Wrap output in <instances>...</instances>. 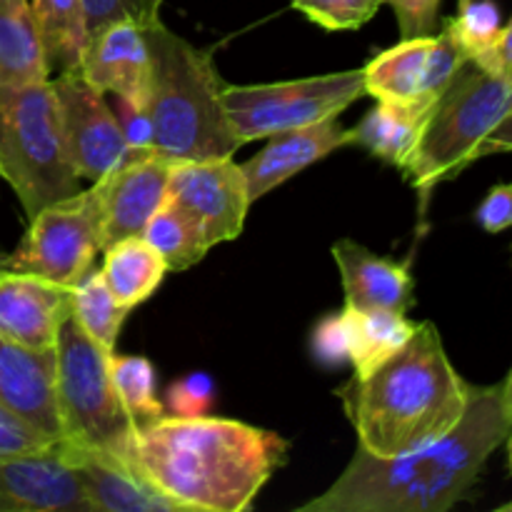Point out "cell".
Instances as JSON below:
<instances>
[{"label":"cell","mask_w":512,"mask_h":512,"mask_svg":"<svg viewBox=\"0 0 512 512\" xmlns=\"http://www.w3.org/2000/svg\"><path fill=\"white\" fill-rule=\"evenodd\" d=\"M0 512H93L73 465L50 450L0 458Z\"/></svg>","instance_id":"obj_14"},{"label":"cell","mask_w":512,"mask_h":512,"mask_svg":"<svg viewBox=\"0 0 512 512\" xmlns=\"http://www.w3.org/2000/svg\"><path fill=\"white\" fill-rule=\"evenodd\" d=\"M0 178L28 218L80 190L50 80L0 85Z\"/></svg>","instance_id":"obj_6"},{"label":"cell","mask_w":512,"mask_h":512,"mask_svg":"<svg viewBox=\"0 0 512 512\" xmlns=\"http://www.w3.org/2000/svg\"><path fill=\"white\" fill-rule=\"evenodd\" d=\"M333 258L340 268L345 305L358 310H393L408 313L415 298V280L410 260L380 258L355 240H338Z\"/></svg>","instance_id":"obj_20"},{"label":"cell","mask_w":512,"mask_h":512,"mask_svg":"<svg viewBox=\"0 0 512 512\" xmlns=\"http://www.w3.org/2000/svg\"><path fill=\"white\" fill-rule=\"evenodd\" d=\"M115 115L120 120V128H123L130 153H148V150H155L153 123H150L148 105L118 98V113Z\"/></svg>","instance_id":"obj_35"},{"label":"cell","mask_w":512,"mask_h":512,"mask_svg":"<svg viewBox=\"0 0 512 512\" xmlns=\"http://www.w3.org/2000/svg\"><path fill=\"white\" fill-rule=\"evenodd\" d=\"M288 453L275 430L208 415L165 413L135 433L138 473L190 512L250 510Z\"/></svg>","instance_id":"obj_2"},{"label":"cell","mask_w":512,"mask_h":512,"mask_svg":"<svg viewBox=\"0 0 512 512\" xmlns=\"http://www.w3.org/2000/svg\"><path fill=\"white\" fill-rule=\"evenodd\" d=\"M80 73L100 93L145 103L150 90V50L143 25L115 20L93 35L80 58Z\"/></svg>","instance_id":"obj_18"},{"label":"cell","mask_w":512,"mask_h":512,"mask_svg":"<svg viewBox=\"0 0 512 512\" xmlns=\"http://www.w3.org/2000/svg\"><path fill=\"white\" fill-rule=\"evenodd\" d=\"M3 260H5V258H3V255H0V273H3V270H5V268H3Z\"/></svg>","instance_id":"obj_42"},{"label":"cell","mask_w":512,"mask_h":512,"mask_svg":"<svg viewBox=\"0 0 512 512\" xmlns=\"http://www.w3.org/2000/svg\"><path fill=\"white\" fill-rule=\"evenodd\" d=\"M50 85L58 100L75 175L95 183L130 155L118 115L105 103V93L90 85L80 68L58 73L50 78Z\"/></svg>","instance_id":"obj_11"},{"label":"cell","mask_w":512,"mask_h":512,"mask_svg":"<svg viewBox=\"0 0 512 512\" xmlns=\"http://www.w3.org/2000/svg\"><path fill=\"white\" fill-rule=\"evenodd\" d=\"M512 108V75H498L465 63L435 100L423 135L400 173L413 183L425 210L438 185L458 178L478 160V148Z\"/></svg>","instance_id":"obj_5"},{"label":"cell","mask_w":512,"mask_h":512,"mask_svg":"<svg viewBox=\"0 0 512 512\" xmlns=\"http://www.w3.org/2000/svg\"><path fill=\"white\" fill-rule=\"evenodd\" d=\"M500 398H503L505 415H508L510 423H512V370H510L508 378H505L503 383H500Z\"/></svg>","instance_id":"obj_40"},{"label":"cell","mask_w":512,"mask_h":512,"mask_svg":"<svg viewBox=\"0 0 512 512\" xmlns=\"http://www.w3.org/2000/svg\"><path fill=\"white\" fill-rule=\"evenodd\" d=\"M130 310L115 303L100 270H88L73 288V315L70 318L98 345L115 353V343Z\"/></svg>","instance_id":"obj_27"},{"label":"cell","mask_w":512,"mask_h":512,"mask_svg":"<svg viewBox=\"0 0 512 512\" xmlns=\"http://www.w3.org/2000/svg\"><path fill=\"white\" fill-rule=\"evenodd\" d=\"M103 253L105 263L100 273H103L105 285L115 303L128 310L145 303L160 288L165 273H168L163 255L143 235L118 240V243L108 245Z\"/></svg>","instance_id":"obj_24"},{"label":"cell","mask_w":512,"mask_h":512,"mask_svg":"<svg viewBox=\"0 0 512 512\" xmlns=\"http://www.w3.org/2000/svg\"><path fill=\"white\" fill-rule=\"evenodd\" d=\"M510 428L500 385H470L468 408L448 435L393 458L358 445L343 475L298 512H445L468 498Z\"/></svg>","instance_id":"obj_1"},{"label":"cell","mask_w":512,"mask_h":512,"mask_svg":"<svg viewBox=\"0 0 512 512\" xmlns=\"http://www.w3.org/2000/svg\"><path fill=\"white\" fill-rule=\"evenodd\" d=\"M215 385L205 373H193L188 378L178 380L168 388L165 395V405H168V415H180V418H195V415H205L213 405Z\"/></svg>","instance_id":"obj_33"},{"label":"cell","mask_w":512,"mask_h":512,"mask_svg":"<svg viewBox=\"0 0 512 512\" xmlns=\"http://www.w3.org/2000/svg\"><path fill=\"white\" fill-rule=\"evenodd\" d=\"M388 0H290L295 10L325 30H358L378 15Z\"/></svg>","instance_id":"obj_30"},{"label":"cell","mask_w":512,"mask_h":512,"mask_svg":"<svg viewBox=\"0 0 512 512\" xmlns=\"http://www.w3.org/2000/svg\"><path fill=\"white\" fill-rule=\"evenodd\" d=\"M365 93L363 70L263 85H225L223 105L243 143L338 118Z\"/></svg>","instance_id":"obj_8"},{"label":"cell","mask_w":512,"mask_h":512,"mask_svg":"<svg viewBox=\"0 0 512 512\" xmlns=\"http://www.w3.org/2000/svg\"><path fill=\"white\" fill-rule=\"evenodd\" d=\"M55 358V390L65 428L63 440L95 445L135 465L138 425L115 393L110 378V350L95 343L73 318H68L60 330Z\"/></svg>","instance_id":"obj_7"},{"label":"cell","mask_w":512,"mask_h":512,"mask_svg":"<svg viewBox=\"0 0 512 512\" xmlns=\"http://www.w3.org/2000/svg\"><path fill=\"white\" fill-rule=\"evenodd\" d=\"M95 253H103V195L98 180L88 190H78L35 213L23 243L3 260V268L75 288L93 265Z\"/></svg>","instance_id":"obj_9"},{"label":"cell","mask_w":512,"mask_h":512,"mask_svg":"<svg viewBox=\"0 0 512 512\" xmlns=\"http://www.w3.org/2000/svg\"><path fill=\"white\" fill-rule=\"evenodd\" d=\"M348 340V360L353 363L355 375L365 378L375 368L393 358L415 333L413 320L405 313L393 310H358L345 305L340 310Z\"/></svg>","instance_id":"obj_22"},{"label":"cell","mask_w":512,"mask_h":512,"mask_svg":"<svg viewBox=\"0 0 512 512\" xmlns=\"http://www.w3.org/2000/svg\"><path fill=\"white\" fill-rule=\"evenodd\" d=\"M465 63L463 45L443 25L440 33L403 38L375 55L363 68L365 93L383 103L433 108Z\"/></svg>","instance_id":"obj_10"},{"label":"cell","mask_w":512,"mask_h":512,"mask_svg":"<svg viewBox=\"0 0 512 512\" xmlns=\"http://www.w3.org/2000/svg\"><path fill=\"white\" fill-rule=\"evenodd\" d=\"M168 198L200 225L210 248L238 238L253 205L233 155L175 163Z\"/></svg>","instance_id":"obj_12"},{"label":"cell","mask_w":512,"mask_h":512,"mask_svg":"<svg viewBox=\"0 0 512 512\" xmlns=\"http://www.w3.org/2000/svg\"><path fill=\"white\" fill-rule=\"evenodd\" d=\"M505 443H508V465H510V473H512V428H510L508 438H505Z\"/></svg>","instance_id":"obj_41"},{"label":"cell","mask_w":512,"mask_h":512,"mask_svg":"<svg viewBox=\"0 0 512 512\" xmlns=\"http://www.w3.org/2000/svg\"><path fill=\"white\" fill-rule=\"evenodd\" d=\"M430 110L433 108H425V105H400L378 100L375 108H370L363 120L350 128L353 143L383 163L403 170L423 135Z\"/></svg>","instance_id":"obj_21"},{"label":"cell","mask_w":512,"mask_h":512,"mask_svg":"<svg viewBox=\"0 0 512 512\" xmlns=\"http://www.w3.org/2000/svg\"><path fill=\"white\" fill-rule=\"evenodd\" d=\"M35 25L50 73L80 68L88 45V18L83 0H33Z\"/></svg>","instance_id":"obj_25"},{"label":"cell","mask_w":512,"mask_h":512,"mask_svg":"<svg viewBox=\"0 0 512 512\" xmlns=\"http://www.w3.org/2000/svg\"><path fill=\"white\" fill-rule=\"evenodd\" d=\"M88 18V40L105 25L115 20H133L138 25H150L160 18L163 0H83Z\"/></svg>","instance_id":"obj_31"},{"label":"cell","mask_w":512,"mask_h":512,"mask_svg":"<svg viewBox=\"0 0 512 512\" xmlns=\"http://www.w3.org/2000/svg\"><path fill=\"white\" fill-rule=\"evenodd\" d=\"M173 168L175 160L148 150L130 153L118 168L98 180L103 195V250L123 238L143 235L148 220L168 195Z\"/></svg>","instance_id":"obj_13"},{"label":"cell","mask_w":512,"mask_h":512,"mask_svg":"<svg viewBox=\"0 0 512 512\" xmlns=\"http://www.w3.org/2000/svg\"><path fill=\"white\" fill-rule=\"evenodd\" d=\"M400 25V38H423L433 35L440 20L443 0H388Z\"/></svg>","instance_id":"obj_34"},{"label":"cell","mask_w":512,"mask_h":512,"mask_svg":"<svg viewBox=\"0 0 512 512\" xmlns=\"http://www.w3.org/2000/svg\"><path fill=\"white\" fill-rule=\"evenodd\" d=\"M338 398L360 448L393 458L448 435L468 408L470 385L450 363L435 323H418L393 358L365 378L353 375Z\"/></svg>","instance_id":"obj_3"},{"label":"cell","mask_w":512,"mask_h":512,"mask_svg":"<svg viewBox=\"0 0 512 512\" xmlns=\"http://www.w3.org/2000/svg\"><path fill=\"white\" fill-rule=\"evenodd\" d=\"M58 440L48 438L43 430L30 425L13 410L0 403V458L5 455H23V453H40L50 450Z\"/></svg>","instance_id":"obj_32"},{"label":"cell","mask_w":512,"mask_h":512,"mask_svg":"<svg viewBox=\"0 0 512 512\" xmlns=\"http://www.w3.org/2000/svg\"><path fill=\"white\" fill-rule=\"evenodd\" d=\"M313 353L315 358L328 365L348 360V340H345L343 315H328V318H323L315 325Z\"/></svg>","instance_id":"obj_37"},{"label":"cell","mask_w":512,"mask_h":512,"mask_svg":"<svg viewBox=\"0 0 512 512\" xmlns=\"http://www.w3.org/2000/svg\"><path fill=\"white\" fill-rule=\"evenodd\" d=\"M150 50L148 113L155 153L185 160L225 158L243 148L223 105L225 83L213 53L195 48L163 23L143 25Z\"/></svg>","instance_id":"obj_4"},{"label":"cell","mask_w":512,"mask_h":512,"mask_svg":"<svg viewBox=\"0 0 512 512\" xmlns=\"http://www.w3.org/2000/svg\"><path fill=\"white\" fill-rule=\"evenodd\" d=\"M110 378L120 403L125 405L135 425L163 418L165 405L155 393V368L148 358L110 353Z\"/></svg>","instance_id":"obj_28"},{"label":"cell","mask_w":512,"mask_h":512,"mask_svg":"<svg viewBox=\"0 0 512 512\" xmlns=\"http://www.w3.org/2000/svg\"><path fill=\"white\" fill-rule=\"evenodd\" d=\"M50 80L38 25L28 0H0V85Z\"/></svg>","instance_id":"obj_23"},{"label":"cell","mask_w":512,"mask_h":512,"mask_svg":"<svg viewBox=\"0 0 512 512\" xmlns=\"http://www.w3.org/2000/svg\"><path fill=\"white\" fill-rule=\"evenodd\" d=\"M470 63H473V60H470ZM475 65L490 70V73L512 75V18L508 20V25H503L493 48H490L483 58L475 60Z\"/></svg>","instance_id":"obj_38"},{"label":"cell","mask_w":512,"mask_h":512,"mask_svg":"<svg viewBox=\"0 0 512 512\" xmlns=\"http://www.w3.org/2000/svg\"><path fill=\"white\" fill-rule=\"evenodd\" d=\"M55 368V353H38L0 335V403L48 438L63 440Z\"/></svg>","instance_id":"obj_17"},{"label":"cell","mask_w":512,"mask_h":512,"mask_svg":"<svg viewBox=\"0 0 512 512\" xmlns=\"http://www.w3.org/2000/svg\"><path fill=\"white\" fill-rule=\"evenodd\" d=\"M475 220L490 235L512 228V183H498L488 190L475 210Z\"/></svg>","instance_id":"obj_36"},{"label":"cell","mask_w":512,"mask_h":512,"mask_svg":"<svg viewBox=\"0 0 512 512\" xmlns=\"http://www.w3.org/2000/svg\"><path fill=\"white\" fill-rule=\"evenodd\" d=\"M143 238L163 255L168 273H183L205 258L210 250L200 225L165 195L143 230Z\"/></svg>","instance_id":"obj_26"},{"label":"cell","mask_w":512,"mask_h":512,"mask_svg":"<svg viewBox=\"0 0 512 512\" xmlns=\"http://www.w3.org/2000/svg\"><path fill=\"white\" fill-rule=\"evenodd\" d=\"M58 453L83 480L93 512H190L153 488L135 465L108 450L80 440H58Z\"/></svg>","instance_id":"obj_16"},{"label":"cell","mask_w":512,"mask_h":512,"mask_svg":"<svg viewBox=\"0 0 512 512\" xmlns=\"http://www.w3.org/2000/svg\"><path fill=\"white\" fill-rule=\"evenodd\" d=\"M345 145H353V133L338 118H328L308 125V128L270 135L268 145L240 165L245 183H248L250 200L255 203L263 195H268L270 190L283 185L285 180L295 178L305 168L328 158L330 153L345 148Z\"/></svg>","instance_id":"obj_19"},{"label":"cell","mask_w":512,"mask_h":512,"mask_svg":"<svg viewBox=\"0 0 512 512\" xmlns=\"http://www.w3.org/2000/svg\"><path fill=\"white\" fill-rule=\"evenodd\" d=\"M505 153H512V108L510 113L500 120L498 128H495L493 133L480 143L478 160L490 158V155H505Z\"/></svg>","instance_id":"obj_39"},{"label":"cell","mask_w":512,"mask_h":512,"mask_svg":"<svg viewBox=\"0 0 512 512\" xmlns=\"http://www.w3.org/2000/svg\"><path fill=\"white\" fill-rule=\"evenodd\" d=\"M445 28L463 45L468 60H480L503 30L500 8L493 0H460L458 13L445 20Z\"/></svg>","instance_id":"obj_29"},{"label":"cell","mask_w":512,"mask_h":512,"mask_svg":"<svg viewBox=\"0 0 512 512\" xmlns=\"http://www.w3.org/2000/svg\"><path fill=\"white\" fill-rule=\"evenodd\" d=\"M73 315V288L30 273H0V335L38 353L58 350Z\"/></svg>","instance_id":"obj_15"}]
</instances>
